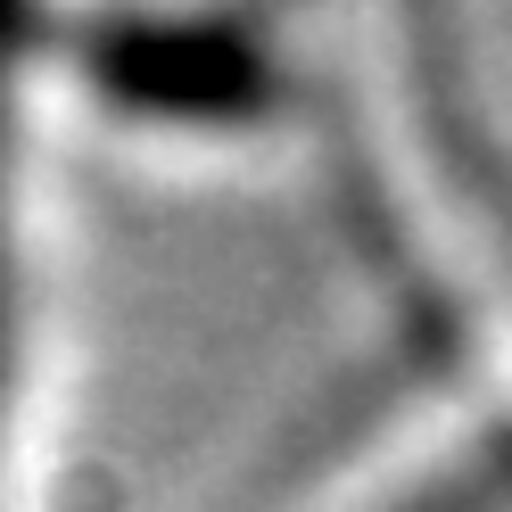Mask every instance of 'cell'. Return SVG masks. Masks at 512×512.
I'll return each mask as SVG.
<instances>
[{
	"instance_id": "obj_1",
	"label": "cell",
	"mask_w": 512,
	"mask_h": 512,
	"mask_svg": "<svg viewBox=\"0 0 512 512\" xmlns=\"http://www.w3.org/2000/svg\"><path fill=\"white\" fill-rule=\"evenodd\" d=\"M91 83L149 116H248L273 91L232 25H108Z\"/></svg>"
},
{
	"instance_id": "obj_2",
	"label": "cell",
	"mask_w": 512,
	"mask_h": 512,
	"mask_svg": "<svg viewBox=\"0 0 512 512\" xmlns=\"http://www.w3.org/2000/svg\"><path fill=\"white\" fill-rule=\"evenodd\" d=\"M0 199H9V190H0ZM0 380H9V232H0Z\"/></svg>"
}]
</instances>
